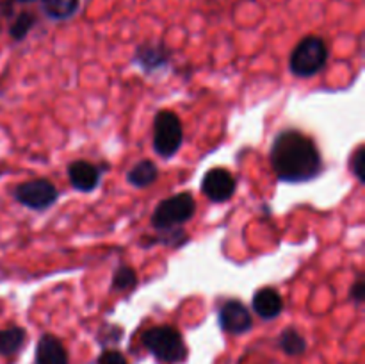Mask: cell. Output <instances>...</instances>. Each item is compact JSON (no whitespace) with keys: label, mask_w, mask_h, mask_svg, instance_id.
<instances>
[{"label":"cell","mask_w":365,"mask_h":364,"mask_svg":"<svg viewBox=\"0 0 365 364\" xmlns=\"http://www.w3.org/2000/svg\"><path fill=\"white\" fill-rule=\"evenodd\" d=\"M68 178L77 191L91 193L98 188L102 170L89 161H73L68 164Z\"/></svg>","instance_id":"10"},{"label":"cell","mask_w":365,"mask_h":364,"mask_svg":"<svg viewBox=\"0 0 365 364\" xmlns=\"http://www.w3.org/2000/svg\"><path fill=\"white\" fill-rule=\"evenodd\" d=\"M196 202L191 193H178L163 200L152 214V227L157 231H170L187 223L195 216Z\"/></svg>","instance_id":"4"},{"label":"cell","mask_w":365,"mask_h":364,"mask_svg":"<svg viewBox=\"0 0 365 364\" xmlns=\"http://www.w3.org/2000/svg\"><path fill=\"white\" fill-rule=\"evenodd\" d=\"M349 295H351V300L355 303H362L364 302V298H365V282H364L362 277L356 278V282L353 284Z\"/></svg>","instance_id":"21"},{"label":"cell","mask_w":365,"mask_h":364,"mask_svg":"<svg viewBox=\"0 0 365 364\" xmlns=\"http://www.w3.org/2000/svg\"><path fill=\"white\" fill-rule=\"evenodd\" d=\"M11 2H18V4H31V2H34V0H11Z\"/></svg>","instance_id":"22"},{"label":"cell","mask_w":365,"mask_h":364,"mask_svg":"<svg viewBox=\"0 0 365 364\" xmlns=\"http://www.w3.org/2000/svg\"><path fill=\"white\" fill-rule=\"evenodd\" d=\"M328 61V46L319 36L303 38L289 57V68L296 77L309 79L319 74Z\"/></svg>","instance_id":"3"},{"label":"cell","mask_w":365,"mask_h":364,"mask_svg":"<svg viewBox=\"0 0 365 364\" xmlns=\"http://www.w3.org/2000/svg\"><path fill=\"white\" fill-rule=\"evenodd\" d=\"M143 346L164 364H180L187 357V346L180 332L170 325H159L143 332Z\"/></svg>","instance_id":"2"},{"label":"cell","mask_w":365,"mask_h":364,"mask_svg":"<svg viewBox=\"0 0 365 364\" xmlns=\"http://www.w3.org/2000/svg\"><path fill=\"white\" fill-rule=\"evenodd\" d=\"M269 159L278 181L289 184L310 182L323 171V159L314 139L296 128L278 132L271 145Z\"/></svg>","instance_id":"1"},{"label":"cell","mask_w":365,"mask_h":364,"mask_svg":"<svg viewBox=\"0 0 365 364\" xmlns=\"http://www.w3.org/2000/svg\"><path fill=\"white\" fill-rule=\"evenodd\" d=\"M36 25V14L29 13V11H24V13L18 14L13 20V24L9 25V36L14 39V41H24L27 38L29 32L34 29Z\"/></svg>","instance_id":"17"},{"label":"cell","mask_w":365,"mask_h":364,"mask_svg":"<svg viewBox=\"0 0 365 364\" xmlns=\"http://www.w3.org/2000/svg\"><path fill=\"white\" fill-rule=\"evenodd\" d=\"M349 166H351V171L355 173V177L359 178L360 182H365V148L364 146H359L356 152L351 156V161H349Z\"/></svg>","instance_id":"19"},{"label":"cell","mask_w":365,"mask_h":364,"mask_svg":"<svg viewBox=\"0 0 365 364\" xmlns=\"http://www.w3.org/2000/svg\"><path fill=\"white\" fill-rule=\"evenodd\" d=\"M98 364H128V360L118 350H103L98 357Z\"/></svg>","instance_id":"20"},{"label":"cell","mask_w":365,"mask_h":364,"mask_svg":"<svg viewBox=\"0 0 365 364\" xmlns=\"http://www.w3.org/2000/svg\"><path fill=\"white\" fill-rule=\"evenodd\" d=\"M78 6H81V0H41V7L46 16L57 21L73 16L78 11Z\"/></svg>","instance_id":"15"},{"label":"cell","mask_w":365,"mask_h":364,"mask_svg":"<svg viewBox=\"0 0 365 364\" xmlns=\"http://www.w3.org/2000/svg\"><path fill=\"white\" fill-rule=\"evenodd\" d=\"M13 196L18 203L32 211H45L52 207L59 198V191L48 178H34L18 184L13 189Z\"/></svg>","instance_id":"6"},{"label":"cell","mask_w":365,"mask_h":364,"mask_svg":"<svg viewBox=\"0 0 365 364\" xmlns=\"http://www.w3.org/2000/svg\"><path fill=\"white\" fill-rule=\"evenodd\" d=\"M157 178H159V170H157L155 163L150 159L139 161L127 173L128 184H132L134 188H148Z\"/></svg>","instance_id":"13"},{"label":"cell","mask_w":365,"mask_h":364,"mask_svg":"<svg viewBox=\"0 0 365 364\" xmlns=\"http://www.w3.org/2000/svg\"><path fill=\"white\" fill-rule=\"evenodd\" d=\"M217 320H220V327L228 334H245L253 327L252 313L241 300H227L220 307Z\"/></svg>","instance_id":"8"},{"label":"cell","mask_w":365,"mask_h":364,"mask_svg":"<svg viewBox=\"0 0 365 364\" xmlns=\"http://www.w3.org/2000/svg\"><path fill=\"white\" fill-rule=\"evenodd\" d=\"M27 339V332L21 327H9L0 330V355L9 357L21 350Z\"/></svg>","instance_id":"14"},{"label":"cell","mask_w":365,"mask_h":364,"mask_svg":"<svg viewBox=\"0 0 365 364\" xmlns=\"http://www.w3.org/2000/svg\"><path fill=\"white\" fill-rule=\"evenodd\" d=\"M36 364H70L68 352L59 338L43 334L36 346Z\"/></svg>","instance_id":"11"},{"label":"cell","mask_w":365,"mask_h":364,"mask_svg":"<svg viewBox=\"0 0 365 364\" xmlns=\"http://www.w3.org/2000/svg\"><path fill=\"white\" fill-rule=\"evenodd\" d=\"M138 284V275L132 268L128 266H120L113 275V291H128V289L135 288Z\"/></svg>","instance_id":"18"},{"label":"cell","mask_w":365,"mask_h":364,"mask_svg":"<svg viewBox=\"0 0 365 364\" xmlns=\"http://www.w3.org/2000/svg\"><path fill=\"white\" fill-rule=\"evenodd\" d=\"M184 141V127L173 111H159L153 118V150L157 156L170 159L180 150Z\"/></svg>","instance_id":"5"},{"label":"cell","mask_w":365,"mask_h":364,"mask_svg":"<svg viewBox=\"0 0 365 364\" xmlns=\"http://www.w3.org/2000/svg\"><path fill=\"white\" fill-rule=\"evenodd\" d=\"M278 346L287 355H303L307 352V341L296 328L287 327L278 338Z\"/></svg>","instance_id":"16"},{"label":"cell","mask_w":365,"mask_h":364,"mask_svg":"<svg viewBox=\"0 0 365 364\" xmlns=\"http://www.w3.org/2000/svg\"><path fill=\"white\" fill-rule=\"evenodd\" d=\"M171 59V54L164 43H152L146 41L135 49L134 63L141 68L145 74H152V71L163 70L168 66Z\"/></svg>","instance_id":"9"},{"label":"cell","mask_w":365,"mask_h":364,"mask_svg":"<svg viewBox=\"0 0 365 364\" xmlns=\"http://www.w3.org/2000/svg\"><path fill=\"white\" fill-rule=\"evenodd\" d=\"M252 307L262 320H274L284 310V298L273 288H262L253 295Z\"/></svg>","instance_id":"12"},{"label":"cell","mask_w":365,"mask_h":364,"mask_svg":"<svg viewBox=\"0 0 365 364\" xmlns=\"http://www.w3.org/2000/svg\"><path fill=\"white\" fill-rule=\"evenodd\" d=\"M235 178L227 168H212L203 175L202 193L210 200V202H227L235 193Z\"/></svg>","instance_id":"7"}]
</instances>
